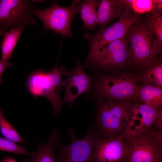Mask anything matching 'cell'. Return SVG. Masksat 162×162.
<instances>
[{
	"mask_svg": "<svg viewBox=\"0 0 162 162\" xmlns=\"http://www.w3.org/2000/svg\"><path fill=\"white\" fill-rule=\"evenodd\" d=\"M135 102L116 101L99 98L92 124L98 138L116 137L124 134L128 128Z\"/></svg>",
	"mask_w": 162,
	"mask_h": 162,
	"instance_id": "obj_1",
	"label": "cell"
},
{
	"mask_svg": "<svg viewBox=\"0 0 162 162\" xmlns=\"http://www.w3.org/2000/svg\"><path fill=\"white\" fill-rule=\"evenodd\" d=\"M129 64L141 70L161 54L159 44L147 20H140L128 28L127 34Z\"/></svg>",
	"mask_w": 162,
	"mask_h": 162,
	"instance_id": "obj_2",
	"label": "cell"
},
{
	"mask_svg": "<svg viewBox=\"0 0 162 162\" xmlns=\"http://www.w3.org/2000/svg\"><path fill=\"white\" fill-rule=\"evenodd\" d=\"M140 78V74L120 71L100 74L94 81L93 94L109 100L140 102L136 83Z\"/></svg>",
	"mask_w": 162,
	"mask_h": 162,
	"instance_id": "obj_3",
	"label": "cell"
},
{
	"mask_svg": "<svg viewBox=\"0 0 162 162\" xmlns=\"http://www.w3.org/2000/svg\"><path fill=\"white\" fill-rule=\"evenodd\" d=\"M57 62L58 61L48 72L39 70L32 72L26 81L27 89L33 98L44 96L49 100L53 109V117L62 112L63 104L60 94L63 89L61 84L63 76L69 72L64 66L58 68Z\"/></svg>",
	"mask_w": 162,
	"mask_h": 162,
	"instance_id": "obj_4",
	"label": "cell"
},
{
	"mask_svg": "<svg viewBox=\"0 0 162 162\" xmlns=\"http://www.w3.org/2000/svg\"><path fill=\"white\" fill-rule=\"evenodd\" d=\"M128 141V162H162V130L147 129Z\"/></svg>",
	"mask_w": 162,
	"mask_h": 162,
	"instance_id": "obj_5",
	"label": "cell"
},
{
	"mask_svg": "<svg viewBox=\"0 0 162 162\" xmlns=\"http://www.w3.org/2000/svg\"><path fill=\"white\" fill-rule=\"evenodd\" d=\"M81 2L74 0L70 5L64 7L59 5L58 2L55 1L50 7L45 9H40L34 6L33 14L42 21L45 29L59 34L63 37L71 38V22L78 14V5Z\"/></svg>",
	"mask_w": 162,
	"mask_h": 162,
	"instance_id": "obj_6",
	"label": "cell"
},
{
	"mask_svg": "<svg viewBox=\"0 0 162 162\" xmlns=\"http://www.w3.org/2000/svg\"><path fill=\"white\" fill-rule=\"evenodd\" d=\"M127 34L97 52L88 55L84 66L94 70L112 72L129 64Z\"/></svg>",
	"mask_w": 162,
	"mask_h": 162,
	"instance_id": "obj_7",
	"label": "cell"
},
{
	"mask_svg": "<svg viewBox=\"0 0 162 162\" xmlns=\"http://www.w3.org/2000/svg\"><path fill=\"white\" fill-rule=\"evenodd\" d=\"M140 15L127 10L116 22L107 27L100 28L94 34H83L89 47L88 55L98 51L111 42L120 39L127 33L130 26L140 20Z\"/></svg>",
	"mask_w": 162,
	"mask_h": 162,
	"instance_id": "obj_8",
	"label": "cell"
},
{
	"mask_svg": "<svg viewBox=\"0 0 162 162\" xmlns=\"http://www.w3.org/2000/svg\"><path fill=\"white\" fill-rule=\"evenodd\" d=\"M70 141L65 146L61 143L55 154L56 162H86L90 158L98 137L92 125L83 137L77 138L72 128L68 129Z\"/></svg>",
	"mask_w": 162,
	"mask_h": 162,
	"instance_id": "obj_9",
	"label": "cell"
},
{
	"mask_svg": "<svg viewBox=\"0 0 162 162\" xmlns=\"http://www.w3.org/2000/svg\"><path fill=\"white\" fill-rule=\"evenodd\" d=\"M24 0H0V23L8 29L26 25L37 26L32 17L34 6Z\"/></svg>",
	"mask_w": 162,
	"mask_h": 162,
	"instance_id": "obj_10",
	"label": "cell"
},
{
	"mask_svg": "<svg viewBox=\"0 0 162 162\" xmlns=\"http://www.w3.org/2000/svg\"><path fill=\"white\" fill-rule=\"evenodd\" d=\"M128 137L97 139L89 162H128Z\"/></svg>",
	"mask_w": 162,
	"mask_h": 162,
	"instance_id": "obj_11",
	"label": "cell"
},
{
	"mask_svg": "<svg viewBox=\"0 0 162 162\" xmlns=\"http://www.w3.org/2000/svg\"><path fill=\"white\" fill-rule=\"evenodd\" d=\"M67 77L61 84L64 87L65 93L62 99L63 104H68L71 108L76 98L82 94L89 93L92 90V78L84 70L79 58L76 60L75 67L66 75Z\"/></svg>",
	"mask_w": 162,
	"mask_h": 162,
	"instance_id": "obj_12",
	"label": "cell"
},
{
	"mask_svg": "<svg viewBox=\"0 0 162 162\" xmlns=\"http://www.w3.org/2000/svg\"><path fill=\"white\" fill-rule=\"evenodd\" d=\"M157 109L147 104L135 102L132 108L129 124L124 135L130 137L151 129Z\"/></svg>",
	"mask_w": 162,
	"mask_h": 162,
	"instance_id": "obj_13",
	"label": "cell"
},
{
	"mask_svg": "<svg viewBox=\"0 0 162 162\" xmlns=\"http://www.w3.org/2000/svg\"><path fill=\"white\" fill-rule=\"evenodd\" d=\"M62 139V137L57 134L56 128H54L48 141L43 144L38 141L36 151L22 162H56V152Z\"/></svg>",
	"mask_w": 162,
	"mask_h": 162,
	"instance_id": "obj_14",
	"label": "cell"
},
{
	"mask_svg": "<svg viewBox=\"0 0 162 162\" xmlns=\"http://www.w3.org/2000/svg\"><path fill=\"white\" fill-rule=\"evenodd\" d=\"M127 10L122 0L98 1L97 10L100 28L105 27L115 19L121 17Z\"/></svg>",
	"mask_w": 162,
	"mask_h": 162,
	"instance_id": "obj_15",
	"label": "cell"
},
{
	"mask_svg": "<svg viewBox=\"0 0 162 162\" xmlns=\"http://www.w3.org/2000/svg\"><path fill=\"white\" fill-rule=\"evenodd\" d=\"M98 1L84 0L78 5V13L83 22V27L95 31L98 25L97 13Z\"/></svg>",
	"mask_w": 162,
	"mask_h": 162,
	"instance_id": "obj_16",
	"label": "cell"
},
{
	"mask_svg": "<svg viewBox=\"0 0 162 162\" xmlns=\"http://www.w3.org/2000/svg\"><path fill=\"white\" fill-rule=\"evenodd\" d=\"M140 102L158 109L162 106V88L149 85L137 86Z\"/></svg>",
	"mask_w": 162,
	"mask_h": 162,
	"instance_id": "obj_17",
	"label": "cell"
},
{
	"mask_svg": "<svg viewBox=\"0 0 162 162\" xmlns=\"http://www.w3.org/2000/svg\"><path fill=\"white\" fill-rule=\"evenodd\" d=\"M140 80L144 84L162 88V61L160 55L147 67L142 70Z\"/></svg>",
	"mask_w": 162,
	"mask_h": 162,
	"instance_id": "obj_18",
	"label": "cell"
},
{
	"mask_svg": "<svg viewBox=\"0 0 162 162\" xmlns=\"http://www.w3.org/2000/svg\"><path fill=\"white\" fill-rule=\"evenodd\" d=\"M24 28V26L13 27L4 34L1 46V59L7 60L11 58L14 48Z\"/></svg>",
	"mask_w": 162,
	"mask_h": 162,
	"instance_id": "obj_19",
	"label": "cell"
},
{
	"mask_svg": "<svg viewBox=\"0 0 162 162\" xmlns=\"http://www.w3.org/2000/svg\"><path fill=\"white\" fill-rule=\"evenodd\" d=\"M0 131L2 134L7 139L22 144L25 142V140L5 118L3 110L0 108Z\"/></svg>",
	"mask_w": 162,
	"mask_h": 162,
	"instance_id": "obj_20",
	"label": "cell"
},
{
	"mask_svg": "<svg viewBox=\"0 0 162 162\" xmlns=\"http://www.w3.org/2000/svg\"><path fill=\"white\" fill-rule=\"evenodd\" d=\"M127 9L140 15L149 13L152 10L153 0H123Z\"/></svg>",
	"mask_w": 162,
	"mask_h": 162,
	"instance_id": "obj_21",
	"label": "cell"
},
{
	"mask_svg": "<svg viewBox=\"0 0 162 162\" xmlns=\"http://www.w3.org/2000/svg\"><path fill=\"white\" fill-rule=\"evenodd\" d=\"M148 13L147 20L159 44L162 47V14Z\"/></svg>",
	"mask_w": 162,
	"mask_h": 162,
	"instance_id": "obj_22",
	"label": "cell"
},
{
	"mask_svg": "<svg viewBox=\"0 0 162 162\" xmlns=\"http://www.w3.org/2000/svg\"><path fill=\"white\" fill-rule=\"evenodd\" d=\"M0 151L28 156L32 155L34 153V152H29L24 147L19 146L15 142L0 137Z\"/></svg>",
	"mask_w": 162,
	"mask_h": 162,
	"instance_id": "obj_23",
	"label": "cell"
},
{
	"mask_svg": "<svg viewBox=\"0 0 162 162\" xmlns=\"http://www.w3.org/2000/svg\"><path fill=\"white\" fill-rule=\"evenodd\" d=\"M151 129L156 130H162V107L157 110L154 120Z\"/></svg>",
	"mask_w": 162,
	"mask_h": 162,
	"instance_id": "obj_24",
	"label": "cell"
},
{
	"mask_svg": "<svg viewBox=\"0 0 162 162\" xmlns=\"http://www.w3.org/2000/svg\"><path fill=\"white\" fill-rule=\"evenodd\" d=\"M13 64L6 60H0V84L2 82V75L5 70L8 67H11Z\"/></svg>",
	"mask_w": 162,
	"mask_h": 162,
	"instance_id": "obj_25",
	"label": "cell"
},
{
	"mask_svg": "<svg viewBox=\"0 0 162 162\" xmlns=\"http://www.w3.org/2000/svg\"><path fill=\"white\" fill-rule=\"evenodd\" d=\"M162 1L161 0H153V7L151 13L162 14Z\"/></svg>",
	"mask_w": 162,
	"mask_h": 162,
	"instance_id": "obj_26",
	"label": "cell"
},
{
	"mask_svg": "<svg viewBox=\"0 0 162 162\" xmlns=\"http://www.w3.org/2000/svg\"><path fill=\"white\" fill-rule=\"evenodd\" d=\"M0 162H17L16 160L10 156H5L4 158L0 160Z\"/></svg>",
	"mask_w": 162,
	"mask_h": 162,
	"instance_id": "obj_27",
	"label": "cell"
},
{
	"mask_svg": "<svg viewBox=\"0 0 162 162\" xmlns=\"http://www.w3.org/2000/svg\"><path fill=\"white\" fill-rule=\"evenodd\" d=\"M9 30L2 24L0 23V37L3 35L4 34Z\"/></svg>",
	"mask_w": 162,
	"mask_h": 162,
	"instance_id": "obj_28",
	"label": "cell"
},
{
	"mask_svg": "<svg viewBox=\"0 0 162 162\" xmlns=\"http://www.w3.org/2000/svg\"><path fill=\"white\" fill-rule=\"evenodd\" d=\"M30 2H32L34 3H40L44 2V0H33L29 1Z\"/></svg>",
	"mask_w": 162,
	"mask_h": 162,
	"instance_id": "obj_29",
	"label": "cell"
},
{
	"mask_svg": "<svg viewBox=\"0 0 162 162\" xmlns=\"http://www.w3.org/2000/svg\"></svg>",
	"mask_w": 162,
	"mask_h": 162,
	"instance_id": "obj_30",
	"label": "cell"
}]
</instances>
